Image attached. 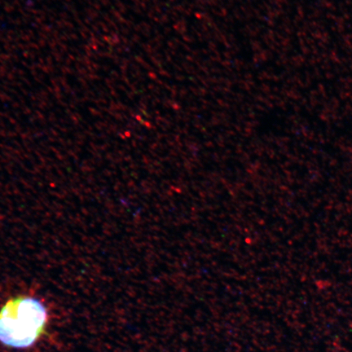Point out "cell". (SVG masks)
I'll list each match as a JSON object with an SVG mask.
<instances>
[{"label": "cell", "instance_id": "1", "mask_svg": "<svg viewBox=\"0 0 352 352\" xmlns=\"http://www.w3.org/2000/svg\"><path fill=\"white\" fill-rule=\"evenodd\" d=\"M47 320L46 308L38 299L12 298L0 311V342L14 349L32 346L45 331Z\"/></svg>", "mask_w": 352, "mask_h": 352}]
</instances>
